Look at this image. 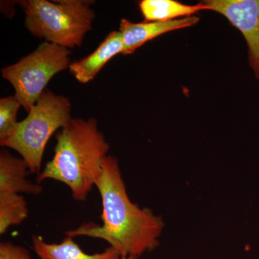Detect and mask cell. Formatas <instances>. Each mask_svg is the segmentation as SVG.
Returning a JSON list of instances; mask_svg holds the SVG:
<instances>
[{
	"label": "cell",
	"instance_id": "8fae6325",
	"mask_svg": "<svg viewBox=\"0 0 259 259\" xmlns=\"http://www.w3.org/2000/svg\"><path fill=\"white\" fill-rule=\"evenodd\" d=\"M139 8L146 22H167L179 17H190L201 10H209L204 3L182 4L174 0H143Z\"/></svg>",
	"mask_w": 259,
	"mask_h": 259
},
{
	"label": "cell",
	"instance_id": "6da1fadb",
	"mask_svg": "<svg viewBox=\"0 0 259 259\" xmlns=\"http://www.w3.org/2000/svg\"><path fill=\"white\" fill-rule=\"evenodd\" d=\"M102 199V224L84 223L66 232L67 236L98 238L120 256H141L159 245L165 224L151 209L141 208L127 195L118 160L108 155L96 184Z\"/></svg>",
	"mask_w": 259,
	"mask_h": 259
},
{
	"label": "cell",
	"instance_id": "9a60e30c",
	"mask_svg": "<svg viewBox=\"0 0 259 259\" xmlns=\"http://www.w3.org/2000/svg\"><path fill=\"white\" fill-rule=\"evenodd\" d=\"M117 259H139V258L134 256H120Z\"/></svg>",
	"mask_w": 259,
	"mask_h": 259
},
{
	"label": "cell",
	"instance_id": "277c9868",
	"mask_svg": "<svg viewBox=\"0 0 259 259\" xmlns=\"http://www.w3.org/2000/svg\"><path fill=\"white\" fill-rule=\"evenodd\" d=\"M71 105L63 95L49 90L42 93L23 120L0 145L17 151L26 162L32 174L42 171V161L49 139L69 123Z\"/></svg>",
	"mask_w": 259,
	"mask_h": 259
},
{
	"label": "cell",
	"instance_id": "3957f363",
	"mask_svg": "<svg viewBox=\"0 0 259 259\" xmlns=\"http://www.w3.org/2000/svg\"><path fill=\"white\" fill-rule=\"evenodd\" d=\"M25 28L34 36L66 49L81 47L95 18L91 2L24 0Z\"/></svg>",
	"mask_w": 259,
	"mask_h": 259
},
{
	"label": "cell",
	"instance_id": "7c38bea8",
	"mask_svg": "<svg viewBox=\"0 0 259 259\" xmlns=\"http://www.w3.org/2000/svg\"><path fill=\"white\" fill-rule=\"evenodd\" d=\"M28 212V203L22 194L0 195V234L23 223Z\"/></svg>",
	"mask_w": 259,
	"mask_h": 259
},
{
	"label": "cell",
	"instance_id": "30bf717a",
	"mask_svg": "<svg viewBox=\"0 0 259 259\" xmlns=\"http://www.w3.org/2000/svg\"><path fill=\"white\" fill-rule=\"evenodd\" d=\"M32 245L40 259H117L120 254L112 247L101 253L89 254L81 249L74 238L66 236L60 243H50L42 237L33 235Z\"/></svg>",
	"mask_w": 259,
	"mask_h": 259
},
{
	"label": "cell",
	"instance_id": "52a82bcc",
	"mask_svg": "<svg viewBox=\"0 0 259 259\" xmlns=\"http://www.w3.org/2000/svg\"><path fill=\"white\" fill-rule=\"evenodd\" d=\"M199 20L198 17L190 16L167 22L144 21V23H134L127 19H122L119 30L124 44L122 54L128 55L133 54L146 42L156 38L162 34L188 28L198 23Z\"/></svg>",
	"mask_w": 259,
	"mask_h": 259
},
{
	"label": "cell",
	"instance_id": "5b68a950",
	"mask_svg": "<svg viewBox=\"0 0 259 259\" xmlns=\"http://www.w3.org/2000/svg\"><path fill=\"white\" fill-rule=\"evenodd\" d=\"M71 54L69 49L44 42L18 62L2 69V76L11 83L15 96L28 113L50 80L69 68Z\"/></svg>",
	"mask_w": 259,
	"mask_h": 259
},
{
	"label": "cell",
	"instance_id": "9c48e42d",
	"mask_svg": "<svg viewBox=\"0 0 259 259\" xmlns=\"http://www.w3.org/2000/svg\"><path fill=\"white\" fill-rule=\"evenodd\" d=\"M124 44L120 31L110 32L98 47L90 55L81 60L71 63L70 73L82 83L91 81L96 77L103 66L114 56L122 54Z\"/></svg>",
	"mask_w": 259,
	"mask_h": 259
},
{
	"label": "cell",
	"instance_id": "4fadbf2b",
	"mask_svg": "<svg viewBox=\"0 0 259 259\" xmlns=\"http://www.w3.org/2000/svg\"><path fill=\"white\" fill-rule=\"evenodd\" d=\"M21 104L15 95L0 100V141L8 137L18 123L17 115Z\"/></svg>",
	"mask_w": 259,
	"mask_h": 259
},
{
	"label": "cell",
	"instance_id": "ba28073f",
	"mask_svg": "<svg viewBox=\"0 0 259 259\" xmlns=\"http://www.w3.org/2000/svg\"><path fill=\"white\" fill-rule=\"evenodd\" d=\"M30 168L24 159L16 157L5 149L0 151V195L42 193L40 184L29 180Z\"/></svg>",
	"mask_w": 259,
	"mask_h": 259
},
{
	"label": "cell",
	"instance_id": "8992f818",
	"mask_svg": "<svg viewBox=\"0 0 259 259\" xmlns=\"http://www.w3.org/2000/svg\"><path fill=\"white\" fill-rule=\"evenodd\" d=\"M209 10L224 15L244 35L250 67L259 79V0H207Z\"/></svg>",
	"mask_w": 259,
	"mask_h": 259
},
{
	"label": "cell",
	"instance_id": "5bb4252c",
	"mask_svg": "<svg viewBox=\"0 0 259 259\" xmlns=\"http://www.w3.org/2000/svg\"><path fill=\"white\" fill-rule=\"evenodd\" d=\"M0 259H32L26 248L12 242L0 243Z\"/></svg>",
	"mask_w": 259,
	"mask_h": 259
},
{
	"label": "cell",
	"instance_id": "7a4b0ae2",
	"mask_svg": "<svg viewBox=\"0 0 259 259\" xmlns=\"http://www.w3.org/2000/svg\"><path fill=\"white\" fill-rule=\"evenodd\" d=\"M56 139L54 157L37 175L36 182H61L69 187L75 200L83 202L96 187L110 145L93 117L71 118Z\"/></svg>",
	"mask_w": 259,
	"mask_h": 259
}]
</instances>
